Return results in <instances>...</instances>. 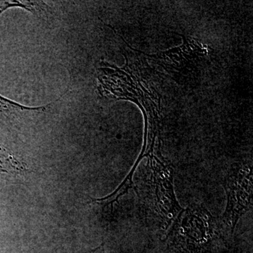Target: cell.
Here are the masks:
<instances>
[{"label":"cell","mask_w":253,"mask_h":253,"mask_svg":"<svg viewBox=\"0 0 253 253\" xmlns=\"http://www.w3.org/2000/svg\"><path fill=\"white\" fill-rule=\"evenodd\" d=\"M223 186L226 195L224 226L234 233L239 219L251 209L253 197V168L246 163H234L228 170Z\"/></svg>","instance_id":"cell-2"},{"label":"cell","mask_w":253,"mask_h":253,"mask_svg":"<svg viewBox=\"0 0 253 253\" xmlns=\"http://www.w3.org/2000/svg\"><path fill=\"white\" fill-rule=\"evenodd\" d=\"M29 171L24 163L18 161L9 153L0 149V172L23 174Z\"/></svg>","instance_id":"cell-4"},{"label":"cell","mask_w":253,"mask_h":253,"mask_svg":"<svg viewBox=\"0 0 253 253\" xmlns=\"http://www.w3.org/2000/svg\"><path fill=\"white\" fill-rule=\"evenodd\" d=\"M103 251H104V244L101 245L99 248L89 253H102Z\"/></svg>","instance_id":"cell-5"},{"label":"cell","mask_w":253,"mask_h":253,"mask_svg":"<svg viewBox=\"0 0 253 253\" xmlns=\"http://www.w3.org/2000/svg\"><path fill=\"white\" fill-rule=\"evenodd\" d=\"M148 158L142 189L137 196L155 226L168 230L183 210L174 192V170L163 158L153 154Z\"/></svg>","instance_id":"cell-1"},{"label":"cell","mask_w":253,"mask_h":253,"mask_svg":"<svg viewBox=\"0 0 253 253\" xmlns=\"http://www.w3.org/2000/svg\"><path fill=\"white\" fill-rule=\"evenodd\" d=\"M168 238L172 242L188 245L207 244L218 229L215 217L204 206L183 208L171 226Z\"/></svg>","instance_id":"cell-3"}]
</instances>
